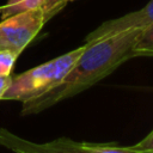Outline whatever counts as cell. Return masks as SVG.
<instances>
[{
    "instance_id": "3",
    "label": "cell",
    "mask_w": 153,
    "mask_h": 153,
    "mask_svg": "<svg viewBox=\"0 0 153 153\" xmlns=\"http://www.w3.org/2000/svg\"><path fill=\"white\" fill-rule=\"evenodd\" d=\"M0 146L13 153H139L129 147L100 145L59 137L48 142H33L0 127ZM151 153V152H140Z\"/></svg>"
},
{
    "instance_id": "11",
    "label": "cell",
    "mask_w": 153,
    "mask_h": 153,
    "mask_svg": "<svg viewBox=\"0 0 153 153\" xmlns=\"http://www.w3.org/2000/svg\"><path fill=\"white\" fill-rule=\"evenodd\" d=\"M19 1H22V0H8L6 4H16V2H19Z\"/></svg>"
},
{
    "instance_id": "6",
    "label": "cell",
    "mask_w": 153,
    "mask_h": 153,
    "mask_svg": "<svg viewBox=\"0 0 153 153\" xmlns=\"http://www.w3.org/2000/svg\"><path fill=\"white\" fill-rule=\"evenodd\" d=\"M133 56H152L153 57V23L145 27L133 47Z\"/></svg>"
},
{
    "instance_id": "2",
    "label": "cell",
    "mask_w": 153,
    "mask_h": 153,
    "mask_svg": "<svg viewBox=\"0 0 153 153\" xmlns=\"http://www.w3.org/2000/svg\"><path fill=\"white\" fill-rule=\"evenodd\" d=\"M86 47L87 43H84L61 56L12 78V82L2 99L25 102L53 88L72 69Z\"/></svg>"
},
{
    "instance_id": "5",
    "label": "cell",
    "mask_w": 153,
    "mask_h": 153,
    "mask_svg": "<svg viewBox=\"0 0 153 153\" xmlns=\"http://www.w3.org/2000/svg\"><path fill=\"white\" fill-rule=\"evenodd\" d=\"M152 23H153V0H149L142 8L137 11L102 23L99 26H97L85 37V42L91 43L103 37L127 30L145 29Z\"/></svg>"
},
{
    "instance_id": "7",
    "label": "cell",
    "mask_w": 153,
    "mask_h": 153,
    "mask_svg": "<svg viewBox=\"0 0 153 153\" xmlns=\"http://www.w3.org/2000/svg\"><path fill=\"white\" fill-rule=\"evenodd\" d=\"M45 5V0H22L16 4H5L0 6V14L1 19H5L10 16L25 12L29 10L42 8Z\"/></svg>"
},
{
    "instance_id": "4",
    "label": "cell",
    "mask_w": 153,
    "mask_h": 153,
    "mask_svg": "<svg viewBox=\"0 0 153 153\" xmlns=\"http://www.w3.org/2000/svg\"><path fill=\"white\" fill-rule=\"evenodd\" d=\"M51 17L53 16L42 7L1 19L0 50H8L19 56Z\"/></svg>"
},
{
    "instance_id": "1",
    "label": "cell",
    "mask_w": 153,
    "mask_h": 153,
    "mask_svg": "<svg viewBox=\"0 0 153 153\" xmlns=\"http://www.w3.org/2000/svg\"><path fill=\"white\" fill-rule=\"evenodd\" d=\"M142 30H127L87 43L66 76L47 92L23 102L20 114L23 116L36 115L76 96L108 76L122 63L134 57L133 47Z\"/></svg>"
},
{
    "instance_id": "12",
    "label": "cell",
    "mask_w": 153,
    "mask_h": 153,
    "mask_svg": "<svg viewBox=\"0 0 153 153\" xmlns=\"http://www.w3.org/2000/svg\"><path fill=\"white\" fill-rule=\"evenodd\" d=\"M69 1H74V0H62V2H63V4H66V5H67Z\"/></svg>"
},
{
    "instance_id": "9",
    "label": "cell",
    "mask_w": 153,
    "mask_h": 153,
    "mask_svg": "<svg viewBox=\"0 0 153 153\" xmlns=\"http://www.w3.org/2000/svg\"><path fill=\"white\" fill-rule=\"evenodd\" d=\"M134 151L136 152H151L153 153V130L147 135L145 136L141 141H139L137 143H135L134 146H130Z\"/></svg>"
},
{
    "instance_id": "8",
    "label": "cell",
    "mask_w": 153,
    "mask_h": 153,
    "mask_svg": "<svg viewBox=\"0 0 153 153\" xmlns=\"http://www.w3.org/2000/svg\"><path fill=\"white\" fill-rule=\"evenodd\" d=\"M17 57H18V55L12 51L0 50V75H10L11 74Z\"/></svg>"
},
{
    "instance_id": "10",
    "label": "cell",
    "mask_w": 153,
    "mask_h": 153,
    "mask_svg": "<svg viewBox=\"0 0 153 153\" xmlns=\"http://www.w3.org/2000/svg\"><path fill=\"white\" fill-rule=\"evenodd\" d=\"M11 82H12L11 75H0V99L4 98V94L8 90Z\"/></svg>"
}]
</instances>
